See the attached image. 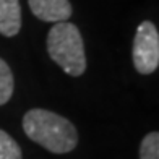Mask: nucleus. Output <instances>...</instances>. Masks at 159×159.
<instances>
[{"label":"nucleus","mask_w":159,"mask_h":159,"mask_svg":"<svg viewBox=\"0 0 159 159\" xmlns=\"http://www.w3.org/2000/svg\"><path fill=\"white\" fill-rule=\"evenodd\" d=\"M23 130L31 141L54 154H67L78 144L75 125L47 109H31L23 117Z\"/></svg>","instance_id":"obj_1"},{"label":"nucleus","mask_w":159,"mask_h":159,"mask_svg":"<svg viewBox=\"0 0 159 159\" xmlns=\"http://www.w3.org/2000/svg\"><path fill=\"white\" fill-rule=\"evenodd\" d=\"M47 52L70 76H81L86 71V52L80 30L70 21H59L47 33Z\"/></svg>","instance_id":"obj_2"},{"label":"nucleus","mask_w":159,"mask_h":159,"mask_svg":"<svg viewBox=\"0 0 159 159\" xmlns=\"http://www.w3.org/2000/svg\"><path fill=\"white\" fill-rule=\"evenodd\" d=\"M135 70L141 75H151L159 67V33L154 23L143 21L138 26L132 49Z\"/></svg>","instance_id":"obj_3"},{"label":"nucleus","mask_w":159,"mask_h":159,"mask_svg":"<svg viewBox=\"0 0 159 159\" xmlns=\"http://www.w3.org/2000/svg\"><path fill=\"white\" fill-rule=\"evenodd\" d=\"M28 3L33 15L46 23L67 21L73 13L70 0H28Z\"/></svg>","instance_id":"obj_4"},{"label":"nucleus","mask_w":159,"mask_h":159,"mask_svg":"<svg viewBox=\"0 0 159 159\" xmlns=\"http://www.w3.org/2000/svg\"><path fill=\"white\" fill-rule=\"evenodd\" d=\"M21 30L20 0H0V34L13 38Z\"/></svg>","instance_id":"obj_5"},{"label":"nucleus","mask_w":159,"mask_h":159,"mask_svg":"<svg viewBox=\"0 0 159 159\" xmlns=\"http://www.w3.org/2000/svg\"><path fill=\"white\" fill-rule=\"evenodd\" d=\"M13 88H15V81H13V73L2 57H0V106L7 104L13 96Z\"/></svg>","instance_id":"obj_6"},{"label":"nucleus","mask_w":159,"mask_h":159,"mask_svg":"<svg viewBox=\"0 0 159 159\" xmlns=\"http://www.w3.org/2000/svg\"><path fill=\"white\" fill-rule=\"evenodd\" d=\"M0 159H23L20 144L5 130H0Z\"/></svg>","instance_id":"obj_7"},{"label":"nucleus","mask_w":159,"mask_h":159,"mask_svg":"<svg viewBox=\"0 0 159 159\" xmlns=\"http://www.w3.org/2000/svg\"><path fill=\"white\" fill-rule=\"evenodd\" d=\"M140 159H159V133L151 132L140 144Z\"/></svg>","instance_id":"obj_8"}]
</instances>
